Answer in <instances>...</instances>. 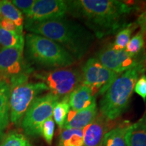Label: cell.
I'll list each match as a JSON object with an SVG mask.
<instances>
[{
  "label": "cell",
  "instance_id": "6da1fadb",
  "mask_svg": "<svg viewBox=\"0 0 146 146\" xmlns=\"http://www.w3.org/2000/svg\"><path fill=\"white\" fill-rule=\"evenodd\" d=\"M68 12L85 24L98 39L117 33L128 25L136 7L117 0L67 1Z\"/></svg>",
  "mask_w": 146,
  "mask_h": 146
},
{
  "label": "cell",
  "instance_id": "7a4b0ae2",
  "mask_svg": "<svg viewBox=\"0 0 146 146\" xmlns=\"http://www.w3.org/2000/svg\"><path fill=\"white\" fill-rule=\"evenodd\" d=\"M30 32L44 36L62 46L76 60L87 54L94 43L95 35L76 21L64 18L39 23L25 24Z\"/></svg>",
  "mask_w": 146,
  "mask_h": 146
},
{
  "label": "cell",
  "instance_id": "3957f363",
  "mask_svg": "<svg viewBox=\"0 0 146 146\" xmlns=\"http://www.w3.org/2000/svg\"><path fill=\"white\" fill-rule=\"evenodd\" d=\"M140 64L120 74L100 102V113L110 121L117 119L129 107L134 87L140 74H144Z\"/></svg>",
  "mask_w": 146,
  "mask_h": 146
},
{
  "label": "cell",
  "instance_id": "277c9868",
  "mask_svg": "<svg viewBox=\"0 0 146 146\" xmlns=\"http://www.w3.org/2000/svg\"><path fill=\"white\" fill-rule=\"evenodd\" d=\"M26 56L29 61L45 68L70 67L76 59L62 46L38 35L28 33L25 39Z\"/></svg>",
  "mask_w": 146,
  "mask_h": 146
},
{
  "label": "cell",
  "instance_id": "5b68a950",
  "mask_svg": "<svg viewBox=\"0 0 146 146\" xmlns=\"http://www.w3.org/2000/svg\"><path fill=\"white\" fill-rule=\"evenodd\" d=\"M29 78L28 75H23L8 81L10 86V121L15 126L21 125L27 110L39 95L49 91L43 82H30Z\"/></svg>",
  "mask_w": 146,
  "mask_h": 146
},
{
  "label": "cell",
  "instance_id": "8992f818",
  "mask_svg": "<svg viewBox=\"0 0 146 146\" xmlns=\"http://www.w3.org/2000/svg\"><path fill=\"white\" fill-rule=\"evenodd\" d=\"M34 76L45 83L51 93L60 98L69 96L74 89L83 84L82 73L76 68L52 69L36 72Z\"/></svg>",
  "mask_w": 146,
  "mask_h": 146
},
{
  "label": "cell",
  "instance_id": "52a82bcc",
  "mask_svg": "<svg viewBox=\"0 0 146 146\" xmlns=\"http://www.w3.org/2000/svg\"><path fill=\"white\" fill-rule=\"evenodd\" d=\"M60 98L49 92L38 96L27 110L21 126L25 134L29 136L41 135V126L45 120L52 117L54 108Z\"/></svg>",
  "mask_w": 146,
  "mask_h": 146
},
{
  "label": "cell",
  "instance_id": "ba28073f",
  "mask_svg": "<svg viewBox=\"0 0 146 146\" xmlns=\"http://www.w3.org/2000/svg\"><path fill=\"white\" fill-rule=\"evenodd\" d=\"M83 84L91 89L94 96H104L120 75L106 68L96 58H91L82 68Z\"/></svg>",
  "mask_w": 146,
  "mask_h": 146
},
{
  "label": "cell",
  "instance_id": "9c48e42d",
  "mask_svg": "<svg viewBox=\"0 0 146 146\" xmlns=\"http://www.w3.org/2000/svg\"><path fill=\"white\" fill-rule=\"evenodd\" d=\"M24 48L0 47V79L9 81L23 75L30 76L33 68L23 56Z\"/></svg>",
  "mask_w": 146,
  "mask_h": 146
},
{
  "label": "cell",
  "instance_id": "30bf717a",
  "mask_svg": "<svg viewBox=\"0 0 146 146\" xmlns=\"http://www.w3.org/2000/svg\"><path fill=\"white\" fill-rule=\"evenodd\" d=\"M96 58L106 68L119 74L136 67L139 64V56L133 57L125 50H117L113 43L102 47L97 53Z\"/></svg>",
  "mask_w": 146,
  "mask_h": 146
},
{
  "label": "cell",
  "instance_id": "8fae6325",
  "mask_svg": "<svg viewBox=\"0 0 146 146\" xmlns=\"http://www.w3.org/2000/svg\"><path fill=\"white\" fill-rule=\"evenodd\" d=\"M67 12V1L35 0L30 12L25 16V24L39 23L64 18Z\"/></svg>",
  "mask_w": 146,
  "mask_h": 146
},
{
  "label": "cell",
  "instance_id": "7c38bea8",
  "mask_svg": "<svg viewBox=\"0 0 146 146\" xmlns=\"http://www.w3.org/2000/svg\"><path fill=\"white\" fill-rule=\"evenodd\" d=\"M110 120L98 113L92 123L83 129V146H102L105 135L110 131Z\"/></svg>",
  "mask_w": 146,
  "mask_h": 146
},
{
  "label": "cell",
  "instance_id": "4fadbf2b",
  "mask_svg": "<svg viewBox=\"0 0 146 146\" xmlns=\"http://www.w3.org/2000/svg\"><path fill=\"white\" fill-rule=\"evenodd\" d=\"M98 114L96 102L87 108L78 112L70 110L63 129H83L94 121Z\"/></svg>",
  "mask_w": 146,
  "mask_h": 146
},
{
  "label": "cell",
  "instance_id": "5bb4252c",
  "mask_svg": "<svg viewBox=\"0 0 146 146\" xmlns=\"http://www.w3.org/2000/svg\"><path fill=\"white\" fill-rule=\"evenodd\" d=\"M95 102L96 98L91 89L83 84L74 89L68 96L69 106L71 110L76 112L87 108Z\"/></svg>",
  "mask_w": 146,
  "mask_h": 146
},
{
  "label": "cell",
  "instance_id": "9a60e30c",
  "mask_svg": "<svg viewBox=\"0 0 146 146\" xmlns=\"http://www.w3.org/2000/svg\"><path fill=\"white\" fill-rule=\"evenodd\" d=\"M10 83L0 79V130L3 131L10 123Z\"/></svg>",
  "mask_w": 146,
  "mask_h": 146
},
{
  "label": "cell",
  "instance_id": "2e32d148",
  "mask_svg": "<svg viewBox=\"0 0 146 146\" xmlns=\"http://www.w3.org/2000/svg\"><path fill=\"white\" fill-rule=\"evenodd\" d=\"M125 141L127 146H146V125L139 121L129 125Z\"/></svg>",
  "mask_w": 146,
  "mask_h": 146
},
{
  "label": "cell",
  "instance_id": "e0dca14e",
  "mask_svg": "<svg viewBox=\"0 0 146 146\" xmlns=\"http://www.w3.org/2000/svg\"><path fill=\"white\" fill-rule=\"evenodd\" d=\"M0 18H5L12 21L20 30L23 31L25 23L23 14L8 0L0 1Z\"/></svg>",
  "mask_w": 146,
  "mask_h": 146
},
{
  "label": "cell",
  "instance_id": "ac0fdd59",
  "mask_svg": "<svg viewBox=\"0 0 146 146\" xmlns=\"http://www.w3.org/2000/svg\"><path fill=\"white\" fill-rule=\"evenodd\" d=\"M128 127L125 123L109 131L105 135L102 146H127L125 135Z\"/></svg>",
  "mask_w": 146,
  "mask_h": 146
},
{
  "label": "cell",
  "instance_id": "d6986e66",
  "mask_svg": "<svg viewBox=\"0 0 146 146\" xmlns=\"http://www.w3.org/2000/svg\"><path fill=\"white\" fill-rule=\"evenodd\" d=\"M83 129H64L58 146H83Z\"/></svg>",
  "mask_w": 146,
  "mask_h": 146
},
{
  "label": "cell",
  "instance_id": "ffe728a7",
  "mask_svg": "<svg viewBox=\"0 0 146 146\" xmlns=\"http://www.w3.org/2000/svg\"><path fill=\"white\" fill-rule=\"evenodd\" d=\"M0 47L5 48H24L25 38L23 34L8 31L0 27Z\"/></svg>",
  "mask_w": 146,
  "mask_h": 146
},
{
  "label": "cell",
  "instance_id": "44dd1931",
  "mask_svg": "<svg viewBox=\"0 0 146 146\" xmlns=\"http://www.w3.org/2000/svg\"><path fill=\"white\" fill-rule=\"evenodd\" d=\"M70 107L68 104V96L64 97L56 104L53 110L54 120L60 129H63L66 121Z\"/></svg>",
  "mask_w": 146,
  "mask_h": 146
},
{
  "label": "cell",
  "instance_id": "7402d4cb",
  "mask_svg": "<svg viewBox=\"0 0 146 146\" xmlns=\"http://www.w3.org/2000/svg\"><path fill=\"white\" fill-rule=\"evenodd\" d=\"M138 26L135 23H129L127 26L122 29L116 34L115 41L113 45L117 50H125L128 43L130 41V38L133 32L137 28Z\"/></svg>",
  "mask_w": 146,
  "mask_h": 146
},
{
  "label": "cell",
  "instance_id": "603a6c76",
  "mask_svg": "<svg viewBox=\"0 0 146 146\" xmlns=\"http://www.w3.org/2000/svg\"><path fill=\"white\" fill-rule=\"evenodd\" d=\"M145 32L139 31L130 39L125 49L126 52L130 56L133 57H139L143 52L145 47Z\"/></svg>",
  "mask_w": 146,
  "mask_h": 146
},
{
  "label": "cell",
  "instance_id": "cb8c5ba5",
  "mask_svg": "<svg viewBox=\"0 0 146 146\" xmlns=\"http://www.w3.org/2000/svg\"><path fill=\"white\" fill-rule=\"evenodd\" d=\"M0 146H34L23 133L11 131L0 143Z\"/></svg>",
  "mask_w": 146,
  "mask_h": 146
},
{
  "label": "cell",
  "instance_id": "d4e9b609",
  "mask_svg": "<svg viewBox=\"0 0 146 146\" xmlns=\"http://www.w3.org/2000/svg\"><path fill=\"white\" fill-rule=\"evenodd\" d=\"M55 131V122L52 117L47 118L41 126V135L43 136L45 141L48 145L52 143Z\"/></svg>",
  "mask_w": 146,
  "mask_h": 146
},
{
  "label": "cell",
  "instance_id": "484cf974",
  "mask_svg": "<svg viewBox=\"0 0 146 146\" xmlns=\"http://www.w3.org/2000/svg\"><path fill=\"white\" fill-rule=\"evenodd\" d=\"M11 1L22 14L26 16L30 12L35 0H13Z\"/></svg>",
  "mask_w": 146,
  "mask_h": 146
},
{
  "label": "cell",
  "instance_id": "4316f807",
  "mask_svg": "<svg viewBox=\"0 0 146 146\" xmlns=\"http://www.w3.org/2000/svg\"><path fill=\"white\" fill-rule=\"evenodd\" d=\"M134 91L139 95L144 102H146V74H142L137 81L134 87Z\"/></svg>",
  "mask_w": 146,
  "mask_h": 146
},
{
  "label": "cell",
  "instance_id": "83f0119b",
  "mask_svg": "<svg viewBox=\"0 0 146 146\" xmlns=\"http://www.w3.org/2000/svg\"><path fill=\"white\" fill-rule=\"evenodd\" d=\"M0 27L5 31H8L23 34V32L16 27V25L13 22L10 21V20L5 19V18H0Z\"/></svg>",
  "mask_w": 146,
  "mask_h": 146
},
{
  "label": "cell",
  "instance_id": "f1b7e54d",
  "mask_svg": "<svg viewBox=\"0 0 146 146\" xmlns=\"http://www.w3.org/2000/svg\"><path fill=\"white\" fill-rule=\"evenodd\" d=\"M136 25L140 27V31L145 32L146 31V10L143 11L141 14H139L137 19L135 22Z\"/></svg>",
  "mask_w": 146,
  "mask_h": 146
},
{
  "label": "cell",
  "instance_id": "f546056e",
  "mask_svg": "<svg viewBox=\"0 0 146 146\" xmlns=\"http://www.w3.org/2000/svg\"><path fill=\"white\" fill-rule=\"evenodd\" d=\"M139 64L145 72L146 71V45L144 47L143 52L139 56Z\"/></svg>",
  "mask_w": 146,
  "mask_h": 146
},
{
  "label": "cell",
  "instance_id": "4dcf8cb0",
  "mask_svg": "<svg viewBox=\"0 0 146 146\" xmlns=\"http://www.w3.org/2000/svg\"><path fill=\"white\" fill-rule=\"evenodd\" d=\"M139 122H141V123L144 124V125H146V113L145 114H144V116L142 117L141 119H140L139 120Z\"/></svg>",
  "mask_w": 146,
  "mask_h": 146
},
{
  "label": "cell",
  "instance_id": "1f68e13d",
  "mask_svg": "<svg viewBox=\"0 0 146 146\" xmlns=\"http://www.w3.org/2000/svg\"><path fill=\"white\" fill-rule=\"evenodd\" d=\"M5 135L4 132H3V131L0 130V143H1V141L3 139V138L5 137Z\"/></svg>",
  "mask_w": 146,
  "mask_h": 146
},
{
  "label": "cell",
  "instance_id": "d6a6232c",
  "mask_svg": "<svg viewBox=\"0 0 146 146\" xmlns=\"http://www.w3.org/2000/svg\"><path fill=\"white\" fill-rule=\"evenodd\" d=\"M145 9H146V5H145Z\"/></svg>",
  "mask_w": 146,
  "mask_h": 146
},
{
  "label": "cell",
  "instance_id": "836d02e7",
  "mask_svg": "<svg viewBox=\"0 0 146 146\" xmlns=\"http://www.w3.org/2000/svg\"><path fill=\"white\" fill-rule=\"evenodd\" d=\"M145 34H146V31H145Z\"/></svg>",
  "mask_w": 146,
  "mask_h": 146
}]
</instances>
